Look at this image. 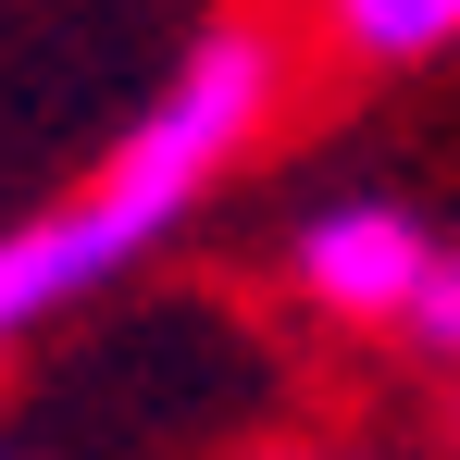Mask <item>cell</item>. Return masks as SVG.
Here are the masks:
<instances>
[{
  "instance_id": "cell-5",
  "label": "cell",
  "mask_w": 460,
  "mask_h": 460,
  "mask_svg": "<svg viewBox=\"0 0 460 460\" xmlns=\"http://www.w3.org/2000/svg\"><path fill=\"white\" fill-rule=\"evenodd\" d=\"M436 374H448V448H460V349H448V361H436Z\"/></svg>"
},
{
  "instance_id": "cell-1",
  "label": "cell",
  "mask_w": 460,
  "mask_h": 460,
  "mask_svg": "<svg viewBox=\"0 0 460 460\" xmlns=\"http://www.w3.org/2000/svg\"><path fill=\"white\" fill-rule=\"evenodd\" d=\"M274 112H287V38L274 25H199L162 63V87L125 112V137L75 187H50L38 212L0 225V361L38 349L50 323H75L87 299H112L137 261H162L236 187V162L274 137Z\"/></svg>"
},
{
  "instance_id": "cell-3",
  "label": "cell",
  "mask_w": 460,
  "mask_h": 460,
  "mask_svg": "<svg viewBox=\"0 0 460 460\" xmlns=\"http://www.w3.org/2000/svg\"><path fill=\"white\" fill-rule=\"evenodd\" d=\"M299 38L349 75H436L460 63V0H299Z\"/></svg>"
},
{
  "instance_id": "cell-6",
  "label": "cell",
  "mask_w": 460,
  "mask_h": 460,
  "mask_svg": "<svg viewBox=\"0 0 460 460\" xmlns=\"http://www.w3.org/2000/svg\"><path fill=\"white\" fill-rule=\"evenodd\" d=\"M0 460H25V448H13V436H0Z\"/></svg>"
},
{
  "instance_id": "cell-4",
  "label": "cell",
  "mask_w": 460,
  "mask_h": 460,
  "mask_svg": "<svg viewBox=\"0 0 460 460\" xmlns=\"http://www.w3.org/2000/svg\"><path fill=\"white\" fill-rule=\"evenodd\" d=\"M261 460H361V448H323V436H287V448H261Z\"/></svg>"
},
{
  "instance_id": "cell-2",
  "label": "cell",
  "mask_w": 460,
  "mask_h": 460,
  "mask_svg": "<svg viewBox=\"0 0 460 460\" xmlns=\"http://www.w3.org/2000/svg\"><path fill=\"white\" fill-rule=\"evenodd\" d=\"M287 287L311 323H349V336H398L423 361L460 349V236L411 199V187H323L299 225H287Z\"/></svg>"
}]
</instances>
